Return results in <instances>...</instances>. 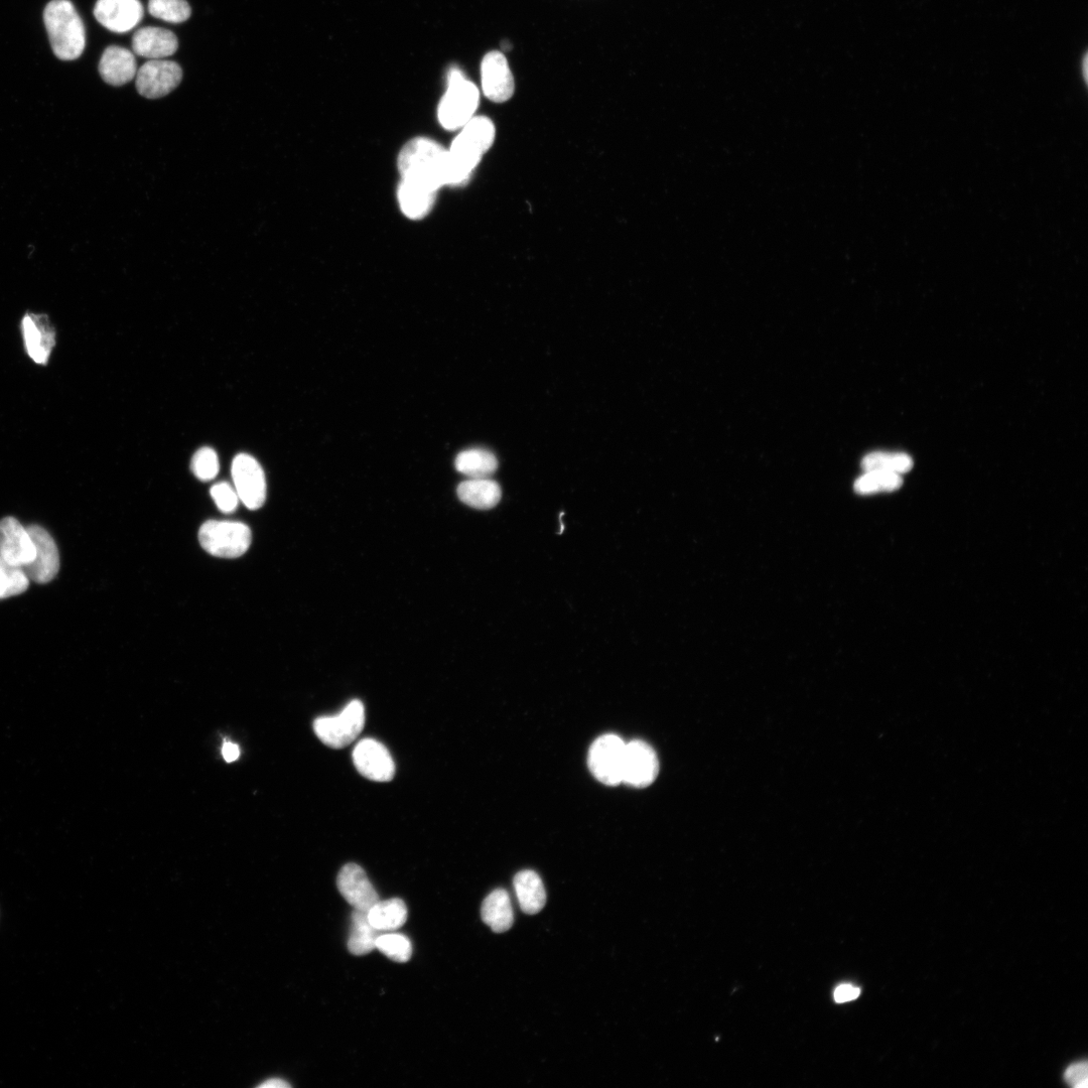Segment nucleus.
I'll return each mask as SVG.
<instances>
[{
    "instance_id": "12",
    "label": "nucleus",
    "mask_w": 1088,
    "mask_h": 1088,
    "mask_svg": "<svg viewBox=\"0 0 1088 1088\" xmlns=\"http://www.w3.org/2000/svg\"><path fill=\"white\" fill-rule=\"evenodd\" d=\"M0 557L19 568L28 566L36 557L35 544L28 529L14 517L0 521Z\"/></svg>"
},
{
    "instance_id": "19",
    "label": "nucleus",
    "mask_w": 1088,
    "mask_h": 1088,
    "mask_svg": "<svg viewBox=\"0 0 1088 1088\" xmlns=\"http://www.w3.org/2000/svg\"><path fill=\"white\" fill-rule=\"evenodd\" d=\"M102 79L109 85L122 86L138 73L134 55L127 49L112 46L105 50L99 63Z\"/></svg>"
},
{
    "instance_id": "30",
    "label": "nucleus",
    "mask_w": 1088,
    "mask_h": 1088,
    "mask_svg": "<svg viewBox=\"0 0 1088 1088\" xmlns=\"http://www.w3.org/2000/svg\"><path fill=\"white\" fill-rule=\"evenodd\" d=\"M29 586L30 580L23 568L12 566L0 557V600L21 595Z\"/></svg>"
},
{
    "instance_id": "27",
    "label": "nucleus",
    "mask_w": 1088,
    "mask_h": 1088,
    "mask_svg": "<svg viewBox=\"0 0 1088 1088\" xmlns=\"http://www.w3.org/2000/svg\"><path fill=\"white\" fill-rule=\"evenodd\" d=\"M375 949L389 960L399 964L410 961L413 956V944L410 938L392 931L378 936Z\"/></svg>"
},
{
    "instance_id": "10",
    "label": "nucleus",
    "mask_w": 1088,
    "mask_h": 1088,
    "mask_svg": "<svg viewBox=\"0 0 1088 1088\" xmlns=\"http://www.w3.org/2000/svg\"><path fill=\"white\" fill-rule=\"evenodd\" d=\"M36 548L34 561L23 570L30 581L37 584L52 582L60 570V556L52 535L39 525L27 527Z\"/></svg>"
},
{
    "instance_id": "20",
    "label": "nucleus",
    "mask_w": 1088,
    "mask_h": 1088,
    "mask_svg": "<svg viewBox=\"0 0 1088 1088\" xmlns=\"http://www.w3.org/2000/svg\"><path fill=\"white\" fill-rule=\"evenodd\" d=\"M438 191L425 186L402 180L397 191V198L402 213L412 220H421L433 210Z\"/></svg>"
},
{
    "instance_id": "3",
    "label": "nucleus",
    "mask_w": 1088,
    "mask_h": 1088,
    "mask_svg": "<svg viewBox=\"0 0 1088 1088\" xmlns=\"http://www.w3.org/2000/svg\"><path fill=\"white\" fill-rule=\"evenodd\" d=\"M44 22L55 55L64 61L81 57L86 46L84 24L69 0H52Z\"/></svg>"
},
{
    "instance_id": "31",
    "label": "nucleus",
    "mask_w": 1088,
    "mask_h": 1088,
    "mask_svg": "<svg viewBox=\"0 0 1088 1088\" xmlns=\"http://www.w3.org/2000/svg\"><path fill=\"white\" fill-rule=\"evenodd\" d=\"M149 12L153 17L171 24L184 23L192 14L186 0H150Z\"/></svg>"
},
{
    "instance_id": "11",
    "label": "nucleus",
    "mask_w": 1088,
    "mask_h": 1088,
    "mask_svg": "<svg viewBox=\"0 0 1088 1088\" xmlns=\"http://www.w3.org/2000/svg\"><path fill=\"white\" fill-rule=\"evenodd\" d=\"M659 773V761L652 747L643 741L626 744L622 783L635 788L651 785Z\"/></svg>"
},
{
    "instance_id": "22",
    "label": "nucleus",
    "mask_w": 1088,
    "mask_h": 1088,
    "mask_svg": "<svg viewBox=\"0 0 1088 1088\" xmlns=\"http://www.w3.org/2000/svg\"><path fill=\"white\" fill-rule=\"evenodd\" d=\"M462 502L476 509H491L501 499V488L489 478H470L458 487Z\"/></svg>"
},
{
    "instance_id": "5",
    "label": "nucleus",
    "mask_w": 1088,
    "mask_h": 1088,
    "mask_svg": "<svg viewBox=\"0 0 1088 1088\" xmlns=\"http://www.w3.org/2000/svg\"><path fill=\"white\" fill-rule=\"evenodd\" d=\"M202 548L217 558L236 559L243 556L251 546L250 528L236 521L209 520L199 531Z\"/></svg>"
},
{
    "instance_id": "1",
    "label": "nucleus",
    "mask_w": 1088,
    "mask_h": 1088,
    "mask_svg": "<svg viewBox=\"0 0 1088 1088\" xmlns=\"http://www.w3.org/2000/svg\"><path fill=\"white\" fill-rule=\"evenodd\" d=\"M397 167L402 180L434 191L450 184L449 151L430 139L407 143L398 156Z\"/></svg>"
},
{
    "instance_id": "15",
    "label": "nucleus",
    "mask_w": 1088,
    "mask_h": 1088,
    "mask_svg": "<svg viewBox=\"0 0 1088 1088\" xmlns=\"http://www.w3.org/2000/svg\"><path fill=\"white\" fill-rule=\"evenodd\" d=\"M94 16L107 30L124 34L142 22L145 10L140 0H98Z\"/></svg>"
},
{
    "instance_id": "25",
    "label": "nucleus",
    "mask_w": 1088,
    "mask_h": 1088,
    "mask_svg": "<svg viewBox=\"0 0 1088 1088\" xmlns=\"http://www.w3.org/2000/svg\"><path fill=\"white\" fill-rule=\"evenodd\" d=\"M380 934L370 923L367 912L354 909L348 939V948L352 955L361 957L370 954L375 949Z\"/></svg>"
},
{
    "instance_id": "17",
    "label": "nucleus",
    "mask_w": 1088,
    "mask_h": 1088,
    "mask_svg": "<svg viewBox=\"0 0 1088 1088\" xmlns=\"http://www.w3.org/2000/svg\"><path fill=\"white\" fill-rule=\"evenodd\" d=\"M337 885L342 896L355 910L368 912L379 901V895L367 874L356 864H347L342 868Z\"/></svg>"
},
{
    "instance_id": "36",
    "label": "nucleus",
    "mask_w": 1088,
    "mask_h": 1088,
    "mask_svg": "<svg viewBox=\"0 0 1088 1088\" xmlns=\"http://www.w3.org/2000/svg\"><path fill=\"white\" fill-rule=\"evenodd\" d=\"M222 755L226 762L232 763L239 758L240 749L233 743L225 742L222 748Z\"/></svg>"
},
{
    "instance_id": "26",
    "label": "nucleus",
    "mask_w": 1088,
    "mask_h": 1088,
    "mask_svg": "<svg viewBox=\"0 0 1088 1088\" xmlns=\"http://www.w3.org/2000/svg\"><path fill=\"white\" fill-rule=\"evenodd\" d=\"M456 469L469 478H489L498 468L495 455L484 449H469L460 453L455 462Z\"/></svg>"
},
{
    "instance_id": "14",
    "label": "nucleus",
    "mask_w": 1088,
    "mask_h": 1088,
    "mask_svg": "<svg viewBox=\"0 0 1088 1088\" xmlns=\"http://www.w3.org/2000/svg\"><path fill=\"white\" fill-rule=\"evenodd\" d=\"M25 347L30 358L47 365L56 346V330L45 314L28 313L21 324Z\"/></svg>"
},
{
    "instance_id": "2",
    "label": "nucleus",
    "mask_w": 1088,
    "mask_h": 1088,
    "mask_svg": "<svg viewBox=\"0 0 1088 1088\" xmlns=\"http://www.w3.org/2000/svg\"><path fill=\"white\" fill-rule=\"evenodd\" d=\"M495 140V126L485 116H474L461 130L449 151L450 184L466 183Z\"/></svg>"
},
{
    "instance_id": "24",
    "label": "nucleus",
    "mask_w": 1088,
    "mask_h": 1088,
    "mask_svg": "<svg viewBox=\"0 0 1088 1088\" xmlns=\"http://www.w3.org/2000/svg\"><path fill=\"white\" fill-rule=\"evenodd\" d=\"M367 914L375 929L380 932H391L405 924L407 908L405 903L398 898L379 900Z\"/></svg>"
},
{
    "instance_id": "38",
    "label": "nucleus",
    "mask_w": 1088,
    "mask_h": 1088,
    "mask_svg": "<svg viewBox=\"0 0 1088 1088\" xmlns=\"http://www.w3.org/2000/svg\"><path fill=\"white\" fill-rule=\"evenodd\" d=\"M1083 74H1084L1085 80H1087V56H1085L1084 61H1083Z\"/></svg>"
},
{
    "instance_id": "34",
    "label": "nucleus",
    "mask_w": 1088,
    "mask_h": 1088,
    "mask_svg": "<svg viewBox=\"0 0 1088 1088\" xmlns=\"http://www.w3.org/2000/svg\"><path fill=\"white\" fill-rule=\"evenodd\" d=\"M1066 1082L1075 1088H1086L1088 1084V1069L1086 1062H1079L1069 1066L1065 1072Z\"/></svg>"
},
{
    "instance_id": "35",
    "label": "nucleus",
    "mask_w": 1088,
    "mask_h": 1088,
    "mask_svg": "<svg viewBox=\"0 0 1088 1088\" xmlns=\"http://www.w3.org/2000/svg\"><path fill=\"white\" fill-rule=\"evenodd\" d=\"M861 995V990L852 985H842L835 991V1000L839 1004L847 1003L858 999Z\"/></svg>"
},
{
    "instance_id": "7",
    "label": "nucleus",
    "mask_w": 1088,
    "mask_h": 1088,
    "mask_svg": "<svg viewBox=\"0 0 1088 1088\" xmlns=\"http://www.w3.org/2000/svg\"><path fill=\"white\" fill-rule=\"evenodd\" d=\"M626 743L616 735L598 738L589 752V767L597 780L607 786L622 783Z\"/></svg>"
},
{
    "instance_id": "13",
    "label": "nucleus",
    "mask_w": 1088,
    "mask_h": 1088,
    "mask_svg": "<svg viewBox=\"0 0 1088 1088\" xmlns=\"http://www.w3.org/2000/svg\"><path fill=\"white\" fill-rule=\"evenodd\" d=\"M352 758L357 771L376 782H388L395 774V764L387 748L380 742L366 738L355 746Z\"/></svg>"
},
{
    "instance_id": "37",
    "label": "nucleus",
    "mask_w": 1088,
    "mask_h": 1088,
    "mask_svg": "<svg viewBox=\"0 0 1088 1088\" xmlns=\"http://www.w3.org/2000/svg\"><path fill=\"white\" fill-rule=\"evenodd\" d=\"M261 1088H287L291 1087V1084L286 1080L275 1078L268 1079L259 1085Z\"/></svg>"
},
{
    "instance_id": "16",
    "label": "nucleus",
    "mask_w": 1088,
    "mask_h": 1088,
    "mask_svg": "<svg viewBox=\"0 0 1088 1088\" xmlns=\"http://www.w3.org/2000/svg\"><path fill=\"white\" fill-rule=\"evenodd\" d=\"M481 81L485 96L495 103L506 102L514 94V78L506 58L500 52L493 51L484 57Z\"/></svg>"
},
{
    "instance_id": "18",
    "label": "nucleus",
    "mask_w": 1088,
    "mask_h": 1088,
    "mask_svg": "<svg viewBox=\"0 0 1088 1088\" xmlns=\"http://www.w3.org/2000/svg\"><path fill=\"white\" fill-rule=\"evenodd\" d=\"M179 48L176 35L161 28L147 27L136 32L132 38L133 52L143 58L162 60L174 55Z\"/></svg>"
},
{
    "instance_id": "32",
    "label": "nucleus",
    "mask_w": 1088,
    "mask_h": 1088,
    "mask_svg": "<svg viewBox=\"0 0 1088 1088\" xmlns=\"http://www.w3.org/2000/svg\"><path fill=\"white\" fill-rule=\"evenodd\" d=\"M191 468L194 475L201 481L208 482L215 479L219 473L216 452L211 448L200 449L193 457Z\"/></svg>"
},
{
    "instance_id": "29",
    "label": "nucleus",
    "mask_w": 1088,
    "mask_h": 1088,
    "mask_svg": "<svg viewBox=\"0 0 1088 1088\" xmlns=\"http://www.w3.org/2000/svg\"><path fill=\"white\" fill-rule=\"evenodd\" d=\"M862 466L866 472L877 470L902 475L911 471L913 460L909 455L903 453L877 452L867 455L863 459Z\"/></svg>"
},
{
    "instance_id": "4",
    "label": "nucleus",
    "mask_w": 1088,
    "mask_h": 1088,
    "mask_svg": "<svg viewBox=\"0 0 1088 1088\" xmlns=\"http://www.w3.org/2000/svg\"><path fill=\"white\" fill-rule=\"evenodd\" d=\"M479 91L465 75L453 68L448 76V90L439 105V121L447 130L462 129L479 105Z\"/></svg>"
},
{
    "instance_id": "21",
    "label": "nucleus",
    "mask_w": 1088,
    "mask_h": 1088,
    "mask_svg": "<svg viewBox=\"0 0 1088 1088\" xmlns=\"http://www.w3.org/2000/svg\"><path fill=\"white\" fill-rule=\"evenodd\" d=\"M514 889L521 910L529 915L539 913L547 903V892L537 873L531 870L516 874Z\"/></svg>"
},
{
    "instance_id": "28",
    "label": "nucleus",
    "mask_w": 1088,
    "mask_h": 1088,
    "mask_svg": "<svg viewBox=\"0 0 1088 1088\" xmlns=\"http://www.w3.org/2000/svg\"><path fill=\"white\" fill-rule=\"evenodd\" d=\"M903 484L901 475L885 471H867L855 483L859 494L870 495L898 490Z\"/></svg>"
},
{
    "instance_id": "23",
    "label": "nucleus",
    "mask_w": 1088,
    "mask_h": 1088,
    "mask_svg": "<svg viewBox=\"0 0 1088 1088\" xmlns=\"http://www.w3.org/2000/svg\"><path fill=\"white\" fill-rule=\"evenodd\" d=\"M482 920L496 933L508 931L514 922V913L508 893L503 889L493 891L484 900Z\"/></svg>"
},
{
    "instance_id": "33",
    "label": "nucleus",
    "mask_w": 1088,
    "mask_h": 1088,
    "mask_svg": "<svg viewBox=\"0 0 1088 1088\" xmlns=\"http://www.w3.org/2000/svg\"><path fill=\"white\" fill-rule=\"evenodd\" d=\"M211 496L218 509L226 514L233 513L239 502L236 490L228 483H219L211 488Z\"/></svg>"
},
{
    "instance_id": "8",
    "label": "nucleus",
    "mask_w": 1088,
    "mask_h": 1088,
    "mask_svg": "<svg viewBox=\"0 0 1088 1088\" xmlns=\"http://www.w3.org/2000/svg\"><path fill=\"white\" fill-rule=\"evenodd\" d=\"M232 478L239 500L250 510L261 508L266 499V480L260 464L240 454L233 461Z\"/></svg>"
},
{
    "instance_id": "6",
    "label": "nucleus",
    "mask_w": 1088,
    "mask_h": 1088,
    "mask_svg": "<svg viewBox=\"0 0 1088 1088\" xmlns=\"http://www.w3.org/2000/svg\"><path fill=\"white\" fill-rule=\"evenodd\" d=\"M365 725L364 705L354 700L335 716L318 718L314 723L317 737L328 747L342 749L353 743Z\"/></svg>"
},
{
    "instance_id": "9",
    "label": "nucleus",
    "mask_w": 1088,
    "mask_h": 1088,
    "mask_svg": "<svg viewBox=\"0 0 1088 1088\" xmlns=\"http://www.w3.org/2000/svg\"><path fill=\"white\" fill-rule=\"evenodd\" d=\"M135 77V85L141 95L149 99H158L165 97L180 85L183 70L173 61L151 60L141 67Z\"/></svg>"
}]
</instances>
